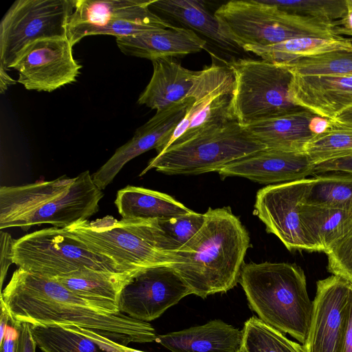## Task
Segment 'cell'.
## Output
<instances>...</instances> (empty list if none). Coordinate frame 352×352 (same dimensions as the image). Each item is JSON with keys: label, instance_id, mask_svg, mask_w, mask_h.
<instances>
[{"label": "cell", "instance_id": "6da1fadb", "mask_svg": "<svg viewBox=\"0 0 352 352\" xmlns=\"http://www.w3.org/2000/svg\"><path fill=\"white\" fill-rule=\"evenodd\" d=\"M2 299L10 323L76 326L91 330L126 346L156 340L154 327L122 314L115 304L95 301L69 290L54 278L15 270Z\"/></svg>", "mask_w": 352, "mask_h": 352}, {"label": "cell", "instance_id": "7a4b0ae2", "mask_svg": "<svg viewBox=\"0 0 352 352\" xmlns=\"http://www.w3.org/2000/svg\"><path fill=\"white\" fill-rule=\"evenodd\" d=\"M204 215L199 231L170 254L169 265L202 298L236 285L250 247L247 230L230 207L209 208Z\"/></svg>", "mask_w": 352, "mask_h": 352}, {"label": "cell", "instance_id": "3957f363", "mask_svg": "<svg viewBox=\"0 0 352 352\" xmlns=\"http://www.w3.org/2000/svg\"><path fill=\"white\" fill-rule=\"evenodd\" d=\"M239 283L252 309L267 324L303 344L313 312L306 276L296 263L244 264Z\"/></svg>", "mask_w": 352, "mask_h": 352}, {"label": "cell", "instance_id": "277c9868", "mask_svg": "<svg viewBox=\"0 0 352 352\" xmlns=\"http://www.w3.org/2000/svg\"><path fill=\"white\" fill-rule=\"evenodd\" d=\"M96 254L112 260L122 272L170 265V250L157 219H121L107 215L65 228Z\"/></svg>", "mask_w": 352, "mask_h": 352}, {"label": "cell", "instance_id": "5b68a950", "mask_svg": "<svg viewBox=\"0 0 352 352\" xmlns=\"http://www.w3.org/2000/svg\"><path fill=\"white\" fill-rule=\"evenodd\" d=\"M214 14L225 36L242 49L303 37L342 38L335 32L336 23L289 13L263 0H232Z\"/></svg>", "mask_w": 352, "mask_h": 352}, {"label": "cell", "instance_id": "8992f818", "mask_svg": "<svg viewBox=\"0 0 352 352\" xmlns=\"http://www.w3.org/2000/svg\"><path fill=\"white\" fill-rule=\"evenodd\" d=\"M265 148L242 125L232 120L168 146L148 162L140 176L153 168L166 175L218 172L236 160Z\"/></svg>", "mask_w": 352, "mask_h": 352}, {"label": "cell", "instance_id": "52a82bcc", "mask_svg": "<svg viewBox=\"0 0 352 352\" xmlns=\"http://www.w3.org/2000/svg\"><path fill=\"white\" fill-rule=\"evenodd\" d=\"M12 260L24 271L50 278L84 269L123 273L112 260L91 251L65 228L56 227L15 239Z\"/></svg>", "mask_w": 352, "mask_h": 352}, {"label": "cell", "instance_id": "ba28073f", "mask_svg": "<svg viewBox=\"0 0 352 352\" xmlns=\"http://www.w3.org/2000/svg\"><path fill=\"white\" fill-rule=\"evenodd\" d=\"M234 76L231 110L243 126L301 108L289 96L293 74L283 65L263 59H234L227 63Z\"/></svg>", "mask_w": 352, "mask_h": 352}, {"label": "cell", "instance_id": "9c48e42d", "mask_svg": "<svg viewBox=\"0 0 352 352\" xmlns=\"http://www.w3.org/2000/svg\"><path fill=\"white\" fill-rule=\"evenodd\" d=\"M76 0H17L0 23V67H12L24 49L47 38L66 37Z\"/></svg>", "mask_w": 352, "mask_h": 352}, {"label": "cell", "instance_id": "30bf717a", "mask_svg": "<svg viewBox=\"0 0 352 352\" xmlns=\"http://www.w3.org/2000/svg\"><path fill=\"white\" fill-rule=\"evenodd\" d=\"M153 0H76L67 27L74 46L91 35L116 38L173 28L149 8Z\"/></svg>", "mask_w": 352, "mask_h": 352}, {"label": "cell", "instance_id": "8fae6325", "mask_svg": "<svg viewBox=\"0 0 352 352\" xmlns=\"http://www.w3.org/2000/svg\"><path fill=\"white\" fill-rule=\"evenodd\" d=\"M311 178L266 186L258 190L254 213L266 231L289 250L320 252L302 220L301 206Z\"/></svg>", "mask_w": 352, "mask_h": 352}, {"label": "cell", "instance_id": "7c38bea8", "mask_svg": "<svg viewBox=\"0 0 352 352\" xmlns=\"http://www.w3.org/2000/svg\"><path fill=\"white\" fill-rule=\"evenodd\" d=\"M191 290L169 265L139 271L123 288L119 311L135 320L149 322L162 316Z\"/></svg>", "mask_w": 352, "mask_h": 352}, {"label": "cell", "instance_id": "4fadbf2b", "mask_svg": "<svg viewBox=\"0 0 352 352\" xmlns=\"http://www.w3.org/2000/svg\"><path fill=\"white\" fill-rule=\"evenodd\" d=\"M82 66L74 59L67 36L37 40L22 52L12 69L28 90L53 91L76 81Z\"/></svg>", "mask_w": 352, "mask_h": 352}, {"label": "cell", "instance_id": "5bb4252c", "mask_svg": "<svg viewBox=\"0 0 352 352\" xmlns=\"http://www.w3.org/2000/svg\"><path fill=\"white\" fill-rule=\"evenodd\" d=\"M352 282L331 274L316 282L305 352H342Z\"/></svg>", "mask_w": 352, "mask_h": 352}, {"label": "cell", "instance_id": "9a60e30c", "mask_svg": "<svg viewBox=\"0 0 352 352\" xmlns=\"http://www.w3.org/2000/svg\"><path fill=\"white\" fill-rule=\"evenodd\" d=\"M190 102L189 98H186L182 102L156 112L137 129L133 138L119 147L92 175L96 185L104 190L130 160L152 148H155L157 154L162 153L171 134L184 118Z\"/></svg>", "mask_w": 352, "mask_h": 352}, {"label": "cell", "instance_id": "2e32d148", "mask_svg": "<svg viewBox=\"0 0 352 352\" xmlns=\"http://www.w3.org/2000/svg\"><path fill=\"white\" fill-rule=\"evenodd\" d=\"M104 194L94 183L89 170L80 173L65 192L48 200L39 208L16 221L14 227L27 231L35 225L50 224L65 228L88 220L99 210Z\"/></svg>", "mask_w": 352, "mask_h": 352}, {"label": "cell", "instance_id": "e0dca14e", "mask_svg": "<svg viewBox=\"0 0 352 352\" xmlns=\"http://www.w3.org/2000/svg\"><path fill=\"white\" fill-rule=\"evenodd\" d=\"M315 168L305 152L265 148L226 166L218 173L222 179L240 177L268 186L306 179L315 173Z\"/></svg>", "mask_w": 352, "mask_h": 352}, {"label": "cell", "instance_id": "ac0fdd59", "mask_svg": "<svg viewBox=\"0 0 352 352\" xmlns=\"http://www.w3.org/2000/svg\"><path fill=\"white\" fill-rule=\"evenodd\" d=\"M330 120L302 108L258 120L243 127L267 149L304 152L307 142L322 132Z\"/></svg>", "mask_w": 352, "mask_h": 352}, {"label": "cell", "instance_id": "d6986e66", "mask_svg": "<svg viewBox=\"0 0 352 352\" xmlns=\"http://www.w3.org/2000/svg\"><path fill=\"white\" fill-rule=\"evenodd\" d=\"M289 96L296 105L332 120L352 105V76L293 74Z\"/></svg>", "mask_w": 352, "mask_h": 352}, {"label": "cell", "instance_id": "ffe728a7", "mask_svg": "<svg viewBox=\"0 0 352 352\" xmlns=\"http://www.w3.org/2000/svg\"><path fill=\"white\" fill-rule=\"evenodd\" d=\"M116 44L127 56L151 60L173 58L199 52L206 41L190 28L173 27L118 37Z\"/></svg>", "mask_w": 352, "mask_h": 352}, {"label": "cell", "instance_id": "44dd1931", "mask_svg": "<svg viewBox=\"0 0 352 352\" xmlns=\"http://www.w3.org/2000/svg\"><path fill=\"white\" fill-rule=\"evenodd\" d=\"M243 332L221 320L157 336L155 342L171 352H240Z\"/></svg>", "mask_w": 352, "mask_h": 352}, {"label": "cell", "instance_id": "7402d4cb", "mask_svg": "<svg viewBox=\"0 0 352 352\" xmlns=\"http://www.w3.org/2000/svg\"><path fill=\"white\" fill-rule=\"evenodd\" d=\"M153 72L138 102L159 112L185 100L198 71L182 67L173 58L152 60Z\"/></svg>", "mask_w": 352, "mask_h": 352}, {"label": "cell", "instance_id": "603a6c76", "mask_svg": "<svg viewBox=\"0 0 352 352\" xmlns=\"http://www.w3.org/2000/svg\"><path fill=\"white\" fill-rule=\"evenodd\" d=\"M74 180L75 177L63 176L52 181L1 186L0 228H12L16 221L66 191Z\"/></svg>", "mask_w": 352, "mask_h": 352}, {"label": "cell", "instance_id": "cb8c5ba5", "mask_svg": "<svg viewBox=\"0 0 352 352\" xmlns=\"http://www.w3.org/2000/svg\"><path fill=\"white\" fill-rule=\"evenodd\" d=\"M115 205L122 219H168L192 210L170 195L142 187L119 190Z\"/></svg>", "mask_w": 352, "mask_h": 352}, {"label": "cell", "instance_id": "d4e9b609", "mask_svg": "<svg viewBox=\"0 0 352 352\" xmlns=\"http://www.w3.org/2000/svg\"><path fill=\"white\" fill-rule=\"evenodd\" d=\"M150 9L173 18L226 50L239 49L222 33L214 14L202 0H153Z\"/></svg>", "mask_w": 352, "mask_h": 352}, {"label": "cell", "instance_id": "484cf974", "mask_svg": "<svg viewBox=\"0 0 352 352\" xmlns=\"http://www.w3.org/2000/svg\"><path fill=\"white\" fill-rule=\"evenodd\" d=\"M138 272L113 273L84 269L54 279L80 296L118 305L123 288Z\"/></svg>", "mask_w": 352, "mask_h": 352}, {"label": "cell", "instance_id": "4316f807", "mask_svg": "<svg viewBox=\"0 0 352 352\" xmlns=\"http://www.w3.org/2000/svg\"><path fill=\"white\" fill-rule=\"evenodd\" d=\"M243 50L255 54L263 60L285 65L302 58L329 52L352 51V41L344 37L340 38L303 37L287 40L268 46L245 47Z\"/></svg>", "mask_w": 352, "mask_h": 352}, {"label": "cell", "instance_id": "83f0119b", "mask_svg": "<svg viewBox=\"0 0 352 352\" xmlns=\"http://www.w3.org/2000/svg\"><path fill=\"white\" fill-rule=\"evenodd\" d=\"M301 217L309 235L324 253L352 227V212L336 208L302 202Z\"/></svg>", "mask_w": 352, "mask_h": 352}, {"label": "cell", "instance_id": "f1b7e54d", "mask_svg": "<svg viewBox=\"0 0 352 352\" xmlns=\"http://www.w3.org/2000/svg\"><path fill=\"white\" fill-rule=\"evenodd\" d=\"M303 204L352 212V174H322L311 177Z\"/></svg>", "mask_w": 352, "mask_h": 352}, {"label": "cell", "instance_id": "f546056e", "mask_svg": "<svg viewBox=\"0 0 352 352\" xmlns=\"http://www.w3.org/2000/svg\"><path fill=\"white\" fill-rule=\"evenodd\" d=\"M304 152L315 165L352 155V127L330 120L307 142Z\"/></svg>", "mask_w": 352, "mask_h": 352}, {"label": "cell", "instance_id": "4dcf8cb0", "mask_svg": "<svg viewBox=\"0 0 352 352\" xmlns=\"http://www.w3.org/2000/svg\"><path fill=\"white\" fill-rule=\"evenodd\" d=\"M31 328L36 345L43 352H111L65 327L31 325Z\"/></svg>", "mask_w": 352, "mask_h": 352}, {"label": "cell", "instance_id": "1f68e13d", "mask_svg": "<svg viewBox=\"0 0 352 352\" xmlns=\"http://www.w3.org/2000/svg\"><path fill=\"white\" fill-rule=\"evenodd\" d=\"M242 330L245 352H305L302 344L288 339L258 317L247 320Z\"/></svg>", "mask_w": 352, "mask_h": 352}, {"label": "cell", "instance_id": "d6a6232c", "mask_svg": "<svg viewBox=\"0 0 352 352\" xmlns=\"http://www.w3.org/2000/svg\"><path fill=\"white\" fill-rule=\"evenodd\" d=\"M283 65L287 67L292 74L300 76H352V51L329 52Z\"/></svg>", "mask_w": 352, "mask_h": 352}, {"label": "cell", "instance_id": "836d02e7", "mask_svg": "<svg viewBox=\"0 0 352 352\" xmlns=\"http://www.w3.org/2000/svg\"><path fill=\"white\" fill-rule=\"evenodd\" d=\"M292 14L336 23L347 12L346 0H263Z\"/></svg>", "mask_w": 352, "mask_h": 352}, {"label": "cell", "instance_id": "e575fe53", "mask_svg": "<svg viewBox=\"0 0 352 352\" xmlns=\"http://www.w3.org/2000/svg\"><path fill=\"white\" fill-rule=\"evenodd\" d=\"M167 239L170 254L188 243L201 229L205 215L195 211L168 219L158 220Z\"/></svg>", "mask_w": 352, "mask_h": 352}, {"label": "cell", "instance_id": "d590c367", "mask_svg": "<svg viewBox=\"0 0 352 352\" xmlns=\"http://www.w3.org/2000/svg\"><path fill=\"white\" fill-rule=\"evenodd\" d=\"M325 254L327 271L352 282V227Z\"/></svg>", "mask_w": 352, "mask_h": 352}, {"label": "cell", "instance_id": "8d00e7d4", "mask_svg": "<svg viewBox=\"0 0 352 352\" xmlns=\"http://www.w3.org/2000/svg\"><path fill=\"white\" fill-rule=\"evenodd\" d=\"M67 327L74 331L81 333L82 335L89 338L94 342L102 346L103 349H105L111 352H145L122 345L89 329L76 326H68Z\"/></svg>", "mask_w": 352, "mask_h": 352}, {"label": "cell", "instance_id": "74e56055", "mask_svg": "<svg viewBox=\"0 0 352 352\" xmlns=\"http://www.w3.org/2000/svg\"><path fill=\"white\" fill-rule=\"evenodd\" d=\"M15 239H13L11 235L6 232H0L1 243V262H0V285L2 288L3 281L6 276L10 265L13 263V245Z\"/></svg>", "mask_w": 352, "mask_h": 352}, {"label": "cell", "instance_id": "f35d334b", "mask_svg": "<svg viewBox=\"0 0 352 352\" xmlns=\"http://www.w3.org/2000/svg\"><path fill=\"white\" fill-rule=\"evenodd\" d=\"M12 324L16 326L19 330L15 352H36L37 345L32 335L31 325L25 322Z\"/></svg>", "mask_w": 352, "mask_h": 352}, {"label": "cell", "instance_id": "ab89813d", "mask_svg": "<svg viewBox=\"0 0 352 352\" xmlns=\"http://www.w3.org/2000/svg\"><path fill=\"white\" fill-rule=\"evenodd\" d=\"M341 172L352 174V155L316 165L315 173Z\"/></svg>", "mask_w": 352, "mask_h": 352}, {"label": "cell", "instance_id": "60d3db41", "mask_svg": "<svg viewBox=\"0 0 352 352\" xmlns=\"http://www.w3.org/2000/svg\"><path fill=\"white\" fill-rule=\"evenodd\" d=\"M19 330L16 326L11 324L8 326L5 333L4 339L0 345L1 352H15Z\"/></svg>", "mask_w": 352, "mask_h": 352}, {"label": "cell", "instance_id": "b9f144b4", "mask_svg": "<svg viewBox=\"0 0 352 352\" xmlns=\"http://www.w3.org/2000/svg\"><path fill=\"white\" fill-rule=\"evenodd\" d=\"M347 8V7H346ZM335 32L338 36L346 35L351 36L350 40L352 41V9L347 8L346 14L344 18L336 21Z\"/></svg>", "mask_w": 352, "mask_h": 352}, {"label": "cell", "instance_id": "7bdbcfd3", "mask_svg": "<svg viewBox=\"0 0 352 352\" xmlns=\"http://www.w3.org/2000/svg\"><path fill=\"white\" fill-rule=\"evenodd\" d=\"M342 352H352V289L349 305L346 329Z\"/></svg>", "mask_w": 352, "mask_h": 352}, {"label": "cell", "instance_id": "ee69618b", "mask_svg": "<svg viewBox=\"0 0 352 352\" xmlns=\"http://www.w3.org/2000/svg\"><path fill=\"white\" fill-rule=\"evenodd\" d=\"M1 316H0V345L2 344L6 329L10 322V315L3 301L0 299Z\"/></svg>", "mask_w": 352, "mask_h": 352}, {"label": "cell", "instance_id": "f6af8a7d", "mask_svg": "<svg viewBox=\"0 0 352 352\" xmlns=\"http://www.w3.org/2000/svg\"><path fill=\"white\" fill-rule=\"evenodd\" d=\"M332 120L337 123L352 127V105L339 113Z\"/></svg>", "mask_w": 352, "mask_h": 352}, {"label": "cell", "instance_id": "bcb514c9", "mask_svg": "<svg viewBox=\"0 0 352 352\" xmlns=\"http://www.w3.org/2000/svg\"><path fill=\"white\" fill-rule=\"evenodd\" d=\"M0 79H1V83H0V89H1V93L3 94L8 87L13 84L16 83V81L12 79L6 72V70H5L3 67H0Z\"/></svg>", "mask_w": 352, "mask_h": 352}, {"label": "cell", "instance_id": "7dc6e473", "mask_svg": "<svg viewBox=\"0 0 352 352\" xmlns=\"http://www.w3.org/2000/svg\"><path fill=\"white\" fill-rule=\"evenodd\" d=\"M346 7L352 9V0H346Z\"/></svg>", "mask_w": 352, "mask_h": 352}, {"label": "cell", "instance_id": "c3c4849f", "mask_svg": "<svg viewBox=\"0 0 352 352\" xmlns=\"http://www.w3.org/2000/svg\"><path fill=\"white\" fill-rule=\"evenodd\" d=\"M240 352H245L244 350L243 349V348L241 349Z\"/></svg>", "mask_w": 352, "mask_h": 352}]
</instances>
